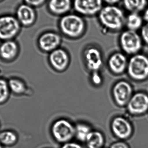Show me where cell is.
Instances as JSON below:
<instances>
[{
    "label": "cell",
    "mask_w": 148,
    "mask_h": 148,
    "mask_svg": "<svg viewBox=\"0 0 148 148\" xmlns=\"http://www.w3.org/2000/svg\"><path fill=\"white\" fill-rule=\"evenodd\" d=\"M18 136L17 134L11 130L0 131V144L3 147H12L17 143Z\"/></svg>",
    "instance_id": "22"
},
{
    "label": "cell",
    "mask_w": 148,
    "mask_h": 148,
    "mask_svg": "<svg viewBox=\"0 0 148 148\" xmlns=\"http://www.w3.org/2000/svg\"><path fill=\"white\" fill-rule=\"evenodd\" d=\"M121 0H103L108 5H116Z\"/></svg>",
    "instance_id": "30"
},
{
    "label": "cell",
    "mask_w": 148,
    "mask_h": 148,
    "mask_svg": "<svg viewBox=\"0 0 148 148\" xmlns=\"http://www.w3.org/2000/svg\"><path fill=\"white\" fill-rule=\"evenodd\" d=\"M61 32L66 36L72 38L81 36L86 27L85 21L78 14H67L62 16L59 22Z\"/></svg>",
    "instance_id": "3"
},
{
    "label": "cell",
    "mask_w": 148,
    "mask_h": 148,
    "mask_svg": "<svg viewBox=\"0 0 148 148\" xmlns=\"http://www.w3.org/2000/svg\"><path fill=\"white\" fill-rule=\"evenodd\" d=\"M8 83L11 94L15 95H22L26 93L27 86L22 79L17 77H11L8 79Z\"/></svg>",
    "instance_id": "20"
},
{
    "label": "cell",
    "mask_w": 148,
    "mask_h": 148,
    "mask_svg": "<svg viewBox=\"0 0 148 148\" xmlns=\"http://www.w3.org/2000/svg\"><path fill=\"white\" fill-rule=\"evenodd\" d=\"M144 24L142 16L140 14L130 13L126 16L125 27L129 30L137 32L140 30Z\"/></svg>",
    "instance_id": "19"
},
{
    "label": "cell",
    "mask_w": 148,
    "mask_h": 148,
    "mask_svg": "<svg viewBox=\"0 0 148 148\" xmlns=\"http://www.w3.org/2000/svg\"><path fill=\"white\" fill-rule=\"evenodd\" d=\"M84 56L88 69L93 73L98 72L103 64L102 56L100 50L93 47L89 48L84 52Z\"/></svg>",
    "instance_id": "16"
},
{
    "label": "cell",
    "mask_w": 148,
    "mask_h": 148,
    "mask_svg": "<svg viewBox=\"0 0 148 148\" xmlns=\"http://www.w3.org/2000/svg\"><path fill=\"white\" fill-rule=\"evenodd\" d=\"M11 94L8 80L0 77V105L8 101Z\"/></svg>",
    "instance_id": "24"
},
{
    "label": "cell",
    "mask_w": 148,
    "mask_h": 148,
    "mask_svg": "<svg viewBox=\"0 0 148 148\" xmlns=\"http://www.w3.org/2000/svg\"><path fill=\"white\" fill-rule=\"evenodd\" d=\"M16 17L22 26L30 27L36 20V13L33 7L25 3L17 8Z\"/></svg>",
    "instance_id": "13"
},
{
    "label": "cell",
    "mask_w": 148,
    "mask_h": 148,
    "mask_svg": "<svg viewBox=\"0 0 148 148\" xmlns=\"http://www.w3.org/2000/svg\"><path fill=\"white\" fill-rule=\"evenodd\" d=\"M142 16L145 23H148V7L143 11Z\"/></svg>",
    "instance_id": "31"
},
{
    "label": "cell",
    "mask_w": 148,
    "mask_h": 148,
    "mask_svg": "<svg viewBox=\"0 0 148 148\" xmlns=\"http://www.w3.org/2000/svg\"></svg>",
    "instance_id": "34"
},
{
    "label": "cell",
    "mask_w": 148,
    "mask_h": 148,
    "mask_svg": "<svg viewBox=\"0 0 148 148\" xmlns=\"http://www.w3.org/2000/svg\"><path fill=\"white\" fill-rule=\"evenodd\" d=\"M128 113L133 116H141L148 112V94L144 91L134 92L126 106Z\"/></svg>",
    "instance_id": "7"
},
{
    "label": "cell",
    "mask_w": 148,
    "mask_h": 148,
    "mask_svg": "<svg viewBox=\"0 0 148 148\" xmlns=\"http://www.w3.org/2000/svg\"><path fill=\"white\" fill-rule=\"evenodd\" d=\"M0 148H3V146L2 145H1V144H0Z\"/></svg>",
    "instance_id": "32"
},
{
    "label": "cell",
    "mask_w": 148,
    "mask_h": 148,
    "mask_svg": "<svg viewBox=\"0 0 148 148\" xmlns=\"http://www.w3.org/2000/svg\"><path fill=\"white\" fill-rule=\"evenodd\" d=\"M129 59L123 53H114L109 59V67L112 73L120 75L127 72Z\"/></svg>",
    "instance_id": "15"
},
{
    "label": "cell",
    "mask_w": 148,
    "mask_h": 148,
    "mask_svg": "<svg viewBox=\"0 0 148 148\" xmlns=\"http://www.w3.org/2000/svg\"><path fill=\"white\" fill-rule=\"evenodd\" d=\"M73 5L72 0H49L48 8L53 14L63 16L70 11Z\"/></svg>",
    "instance_id": "17"
},
{
    "label": "cell",
    "mask_w": 148,
    "mask_h": 148,
    "mask_svg": "<svg viewBox=\"0 0 148 148\" xmlns=\"http://www.w3.org/2000/svg\"><path fill=\"white\" fill-rule=\"evenodd\" d=\"M49 60L51 66L55 70L58 72H62L69 65V57L65 50L58 48L51 52Z\"/></svg>",
    "instance_id": "14"
},
{
    "label": "cell",
    "mask_w": 148,
    "mask_h": 148,
    "mask_svg": "<svg viewBox=\"0 0 148 148\" xmlns=\"http://www.w3.org/2000/svg\"><path fill=\"white\" fill-rule=\"evenodd\" d=\"M103 0H74V10L80 15L92 16L98 14L103 7Z\"/></svg>",
    "instance_id": "9"
},
{
    "label": "cell",
    "mask_w": 148,
    "mask_h": 148,
    "mask_svg": "<svg viewBox=\"0 0 148 148\" xmlns=\"http://www.w3.org/2000/svg\"><path fill=\"white\" fill-rule=\"evenodd\" d=\"M111 128L115 136L121 140H126L130 138L134 130L130 121L122 116H116L113 119Z\"/></svg>",
    "instance_id": "10"
},
{
    "label": "cell",
    "mask_w": 148,
    "mask_h": 148,
    "mask_svg": "<svg viewBox=\"0 0 148 148\" xmlns=\"http://www.w3.org/2000/svg\"><path fill=\"white\" fill-rule=\"evenodd\" d=\"M1 1V0H0V1Z\"/></svg>",
    "instance_id": "33"
},
{
    "label": "cell",
    "mask_w": 148,
    "mask_h": 148,
    "mask_svg": "<svg viewBox=\"0 0 148 148\" xmlns=\"http://www.w3.org/2000/svg\"><path fill=\"white\" fill-rule=\"evenodd\" d=\"M119 43L123 53L131 56L140 53L144 44L140 34L127 29L120 35Z\"/></svg>",
    "instance_id": "4"
},
{
    "label": "cell",
    "mask_w": 148,
    "mask_h": 148,
    "mask_svg": "<svg viewBox=\"0 0 148 148\" xmlns=\"http://www.w3.org/2000/svg\"><path fill=\"white\" fill-rule=\"evenodd\" d=\"M85 143L88 148H102L104 145V136L99 131H92Z\"/></svg>",
    "instance_id": "21"
},
{
    "label": "cell",
    "mask_w": 148,
    "mask_h": 148,
    "mask_svg": "<svg viewBox=\"0 0 148 148\" xmlns=\"http://www.w3.org/2000/svg\"><path fill=\"white\" fill-rule=\"evenodd\" d=\"M110 148H130L129 145L123 141L116 142L110 146Z\"/></svg>",
    "instance_id": "27"
},
{
    "label": "cell",
    "mask_w": 148,
    "mask_h": 148,
    "mask_svg": "<svg viewBox=\"0 0 148 148\" xmlns=\"http://www.w3.org/2000/svg\"><path fill=\"white\" fill-rule=\"evenodd\" d=\"M98 16L101 25L110 31H120L125 26L126 16L124 12L116 5L103 7Z\"/></svg>",
    "instance_id": "1"
},
{
    "label": "cell",
    "mask_w": 148,
    "mask_h": 148,
    "mask_svg": "<svg viewBox=\"0 0 148 148\" xmlns=\"http://www.w3.org/2000/svg\"><path fill=\"white\" fill-rule=\"evenodd\" d=\"M124 9L130 13L140 14L147 8L148 0H122Z\"/></svg>",
    "instance_id": "18"
},
{
    "label": "cell",
    "mask_w": 148,
    "mask_h": 148,
    "mask_svg": "<svg viewBox=\"0 0 148 148\" xmlns=\"http://www.w3.org/2000/svg\"><path fill=\"white\" fill-rule=\"evenodd\" d=\"M127 73L130 79L142 82L148 79V56L140 53L129 59Z\"/></svg>",
    "instance_id": "2"
},
{
    "label": "cell",
    "mask_w": 148,
    "mask_h": 148,
    "mask_svg": "<svg viewBox=\"0 0 148 148\" xmlns=\"http://www.w3.org/2000/svg\"><path fill=\"white\" fill-rule=\"evenodd\" d=\"M21 26L15 16L10 15L0 16V40H14L20 33Z\"/></svg>",
    "instance_id": "6"
},
{
    "label": "cell",
    "mask_w": 148,
    "mask_h": 148,
    "mask_svg": "<svg viewBox=\"0 0 148 148\" xmlns=\"http://www.w3.org/2000/svg\"><path fill=\"white\" fill-rule=\"evenodd\" d=\"M51 132L56 140L65 144L75 137V126L68 120L60 119L53 124Z\"/></svg>",
    "instance_id": "5"
},
{
    "label": "cell",
    "mask_w": 148,
    "mask_h": 148,
    "mask_svg": "<svg viewBox=\"0 0 148 148\" xmlns=\"http://www.w3.org/2000/svg\"><path fill=\"white\" fill-rule=\"evenodd\" d=\"M20 48L14 40L2 41L0 43V60L5 62L15 60L19 56Z\"/></svg>",
    "instance_id": "11"
},
{
    "label": "cell",
    "mask_w": 148,
    "mask_h": 148,
    "mask_svg": "<svg viewBox=\"0 0 148 148\" xmlns=\"http://www.w3.org/2000/svg\"><path fill=\"white\" fill-rule=\"evenodd\" d=\"M61 148H83L81 145L74 142H69L65 143Z\"/></svg>",
    "instance_id": "28"
},
{
    "label": "cell",
    "mask_w": 148,
    "mask_h": 148,
    "mask_svg": "<svg viewBox=\"0 0 148 148\" xmlns=\"http://www.w3.org/2000/svg\"><path fill=\"white\" fill-rule=\"evenodd\" d=\"M92 131L90 127L84 123H77L75 126V137L82 142H85L90 133Z\"/></svg>",
    "instance_id": "23"
},
{
    "label": "cell",
    "mask_w": 148,
    "mask_h": 148,
    "mask_svg": "<svg viewBox=\"0 0 148 148\" xmlns=\"http://www.w3.org/2000/svg\"><path fill=\"white\" fill-rule=\"evenodd\" d=\"M134 93L133 85L126 80H121L113 87L112 94L114 100L118 106L126 107Z\"/></svg>",
    "instance_id": "8"
},
{
    "label": "cell",
    "mask_w": 148,
    "mask_h": 148,
    "mask_svg": "<svg viewBox=\"0 0 148 148\" xmlns=\"http://www.w3.org/2000/svg\"><path fill=\"white\" fill-rule=\"evenodd\" d=\"M46 0H24L25 3L34 7H38L44 4Z\"/></svg>",
    "instance_id": "26"
},
{
    "label": "cell",
    "mask_w": 148,
    "mask_h": 148,
    "mask_svg": "<svg viewBox=\"0 0 148 148\" xmlns=\"http://www.w3.org/2000/svg\"><path fill=\"white\" fill-rule=\"evenodd\" d=\"M92 80H93V82L96 84H99L101 82V78L99 74L97 73V72L93 73V75H92Z\"/></svg>",
    "instance_id": "29"
},
{
    "label": "cell",
    "mask_w": 148,
    "mask_h": 148,
    "mask_svg": "<svg viewBox=\"0 0 148 148\" xmlns=\"http://www.w3.org/2000/svg\"><path fill=\"white\" fill-rule=\"evenodd\" d=\"M62 42V38L59 34L53 32L44 33L38 40L40 49L45 52H52L58 48Z\"/></svg>",
    "instance_id": "12"
},
{
    "label": "cell",
    "mask_w": 148,
    "mask_h": 148,
    "mask_svg": "<svg viewBox=\"0 0 148 148\" xmlns=\"http://www.w3.org/2000/svg\"><path fill=\"white\" fill-rule=\"evenodd\" d=\"M140 35L144 44L148 45V23H145L140 30Z\"/></svg>",
    "instance_id": "25"
}]
</instances>
